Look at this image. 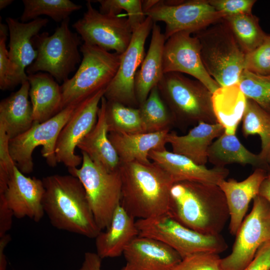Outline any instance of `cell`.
Listing matches in <instances>:
<instances>
[{
  "mask_svg": "<svg viewBox=\"0 0 270 270\" xmlns=\"http://www.w3.org/2000/svg\"><path fill=\"white\" fill-rule=\"evenodd\" d=\"M166 214L186 228L211 236L220 234L230 220L226 198L218 185L189 181L173 183Z\"/></svg>",
  "mask_w": 270,
  "mask_h": 270,
  "instance_id": "obj_1",
  "label": "cell"
},
{
  "mask_svg": "<svg viewBox=\"0 0 270 270\" xmlns=\"http://www.w3.org/2000/svg\"><path fill=\"white\" fill-rule=\"evenodd\" d=\"M42 205L54 228L88 238L101 232L90 206L84 188L76 177L52 174L42 179Z\"/></svg>",
  "mask_w": 270,
  "mask_h": 270,
  "instance_id": "obj_2",
  "label": "cell"
},
{
  "mask_svg": "<svg viewBox=\"0 0 270 270\" xmlns=\"http://www.w3.org/2000/svg\"><path fill=\"white\" fill-rule=\"evenodd\" d=\"M120 206L134 218L147 219L166 214L174 182L160 166L137 162L120 164Z\"/></svg>",
  "mask_w": 270,
  "mask_h": 270,
  "instance_id": "obj_3",
  "label": "cell"
},
{
  "mask_svg": "<svg viewBox=\"0 0 270 270\" xmlns=\"http://www.w3.org/2000/svg\"><path fill=\"white\" fill-rule=\"evenodd\" d=\"M202 63L220 86L238 83L244 70L245 54L224 18L194 34Z\"/></svg>",
  "mask_w": 270,
  "mask_h": 270,
  "instance_id": "obj_4",
  "label": "cell"
},
{
  "mask_svg": "<svg viewBox=\"0 0 270 270\" xmlns=\"http://www.w3.org/2000/svg\"><path fill=\"white\" fill-rule=\"evenodd\" d=\"M82 59L74 75L60 86L62 110L77 105L96 92L106 89L118 70L120 54L83 43Z\"/></svg>",
  "mask_w": 270,
  "mask_h": 270,
  "instance_id": "obj_5",
  "label": "cell"
},
{
  "mask_svg": "<svg viewBox=\"0 0 270 270\" xmlns=\"http://www.w3.org/2000/svg\"><path fill=\"white\" fill-rule=\"evenodd\" d=\"M158 88L175 122L218 123L212 108V93L198 80L179 72L166 73Z\"/></svg>",
  "mask_w": 270,
  "mask_h": 270,
  "instance_id": "obj_6",
  "label": "cell"
},
{
  "mask_svg": "<svg viewBox=\"0 0 270 270\" xmlns=\"http://www.w3.org/2000/svg\"><path fill=\"white\" fill-rule=\"evenodd\" d=\"M69 23L70 18L62 21L52 34L43 32L33 38L38 55L26 68L27 74L46 72L59 82L69 78L82 61L78 47L82 44L80 36L70 29Z\"/></svg>",
  "mask_w": 270,
  "mask_h": 270,
  "instance_id": "obj_7",
  "label": "cell"
},
{
  "mask_svg": "<svg viewBox=\"0 0 270 270\" xmlns=\"http://www.w3.org/2000/svg\"><path fill=\"white\" fill-rule=\"evenodd\" d=\"M82 153L81 167L68 170L82 183L96 222L102 231L108 228L116 210L120 205V173L119 169L108 170L87 154Z\"/></svg>",
  "mask_w": 270,
  "mask_h": 270,
  "instance_id": "obj_8",
  "label": "cell"
},
{
  "mask_svg": "<svg viewBox=\"0 0 270 270\" xmlns=\"http://www.w3.org/2000/svg\"><path fill=\"white\" fill-rule=\"evenodd\" d=\"M139 236L159 240L174 250L182 259L198 252L219 254L228 248L220 234H204L180 224L166 214L136 221Z\"/></svg>",
  "mask_w": 270,
  "mask_h": 270,
  "instance_id": "obj_9",
  "label": "cell"
},
{
  "mask_svg": "<svg viewBox=\"0 0 270 270\" xmlns=\"http://www.w3.org/2000/svg\"><path fill=\"white\" fill-rule=\"evenodd\" d=\"M77 105L65 108L44 122H34L28 130L10 140V156L22 174H28L33 171L32 154L38 146L42 147L41 154L48 166L52 168L56 166L55 150L58 136Z\"/></svg>",
  "mask_w": 270,
  "mask_h": 270,
  "instance_id": "obj_10",
  "label": "cell"
},
{
  "mask_svg": "<svg viewBox=\"0 0 270 270\" xmlns=\"http://www.w3.org/2000/svg\"><path fill=\"white\" fill-rule=\"evenodd\" d=\"M144 14L154 22L165 24L166 40L179 32L194 34L225 16L215 10L208 0H158Z\"/></svg>",
  "mask_w": 270,
  "mask_h": 270,
  "instance_id": "obj_11",
  "label": "cell"
},
{
  "mask_svg": "<svg viewBox=\"0 0 270 270\" xmlns=\"http://www.w3.org/2000/svg\"><path fill=\"white\" fill-rule=\"evenodd\" d=\"M232 252L221 259L222 270H243L253 260L257 250L270 241V204L258 195L236 234Z\"/></svg>",
  "mask_w": 270,
  "mask_h": 270,
  "instance_id": "obj_12",
  "label": "cell"
},
{
  "mask_svg": "<svg viewBox=\"0 0 270 270\" xmlns=\"http://www.w3.org/2000/svg\"><path fill=\"white\" fill-rule=\"evenodd\" d=\"M86 6L83 16L72 24L84 43L122 54L134 32L128 18L102 14L93 7L90 0H87Z\"/></svg>",
  "mask_w": 270,
  "mask_h": 270,
  "instance_id": "obj_13",
  "label": "cell"
},
{
  "mask_svg": "<svg viewBox=\"0 0 270 270\" xmlns=\"http://www.w3.org/2000/svg\"><path fill=\"white\" fill-rule=\"evenodd\" d=\"M154 24L153 20L146 16L144 22L134 31L128 48L120 54L117 72L106 88L104 97L108 101L139 108L135 92V77L145 56L146 41Z\"/></svg>",
  "mask_w": 270,
  "mask_h": 270,
  "instance_id": "obj_14",
  "label": "cell"
},
{
  "mask_svg": "<svg viewBox=\"0 0 270 270\" xmlns=\"http://www.w3.org/2000/svg\"><path fill=\"white\" fill-rule=\"evenodd\" d=\"M105 90H100L79 103L59 134L55 150L56 160L68 168H78L82 163V157L76 154V148L94 126Z\"/></svg>",
  "mask_w": 270,
  "mask_h": 270,
  "instance_id": "obj_15",
  "label": "cell"
},
{
  "mask_svg": "<svg viewBox=\"0 0 270 270\" xmlns=\"http://www.w3.org/2000/svg\"><path fill=\"white\" fill-rule=\"evenodd\" d=\"M164 73L189 74L204 84L212 94L219 87L202 63L197 38L187 32L176 33L166 40L162 57Z\"/></svg>",
  "mask_w": 270,
  "mask_h": 270,
  "instance_id": "obj_16",
  "label": "cell"
},
{
  "mask_svg": "<svg viewBox=\"0 0 270 270\" xmlns=\"http://www.w3.org/2000/svg\"><path fill=\"white\" fill-rule=\"evenodd\" d=\"M44 192L42 179L26 176L16 166L0 198L4 199L16 218L28 217L38 222L44 214Z\"/></svg>",
  "mask_w": 270,
  "mask_h": 270,
  "instance_id": "obj_17",
  "label": "cell"
},
{
  "mask_svg": "<svg viewBox=\"0 0 270 270\" xmlns=\"http://www.w3.org/2000/svg\"><path fill=\"white\" fill-rule=\"evenodd\" d=\"M6 22L10 36L8 56L16 84H21L28 80L26 70L37 57L32 39L46 26L48 20L39 18L23 22L16 18L8 17Z\"/></svg>",
  "mask_w": 270,
  "mask_h": 270,
  "instance_id": "obj_18",
  "label": "cell"
},
{
  "mask_svg": "<svg viewBox=\"0 0 270 270\" xmlns=\"http://www.w3.org/2000/svg\"><path fill=\"white\" fill-rule=\"evenodd\" d=\"M126 264L121 270H173L182 257L166 244L138 236L124 251Z\"/></svg>",
  "mask_w": 270,
  "mask_h": 270,
  "instance_id": "obj_19",
  "label": "cell"
},
{
  "mask_svg": "<svg viewBox=\"0 0 270 270\" xmlns=\"http://www.w3.org/2000/svg\"><path fill=\"white\" fill-rule=\"evenodd\" d=\"M148 157L168 173L174 183L189 181L218 185L229 174L228 170L224 167L208 168L166 148L152 150Z\"/></svg>",
  "mask_w": 270,
  "mask_h": 270,
  "instance_id": "obj_20",
  "label": "cell"
},
{
  "mask_svg": "<svg viewBox=\"0 0 270 270\" xmlns=\"http://www.w3.org/2000/svg\"><path fill=\"white\" fill-rule=\"evenodd\" d=\"M268 174L264 169L256 168L242 181L230 178L224 180L218 184L226 198L230 214V232L232 235H236L251 200L258 195L260 185Z\"/></svg>",
  "mask_w": 270,
  "mask_h": 270,
  "instance_id": "obj_21",
  "label": "cell"
},
{
  "mask_svg": "<svg viewBox=\"0 0 270 270\" xmlns=\"http://www.w3.org/2000/svg\"><path fill=\"white\" fill-rule=\"evenodd\" d=\"M224 132V128L218 123L200 122L186 135L169 132L166 142L171 145L174 153L184 156L198 165L205 166L208 160V150L213 140Z\"/></svg>",
  "mask_w": 270,
  "mask_h": 270,
  "instance_id": "obj_22",
  "label": "cell"
},
{
  "mask_svg": "<svg viewBox=\"0 0 270 270\" xmlns=\"http://www.w3.org/2000/svg\"><path fill=\"white\" fill-rule=\"evenodd\" d=\"M170 130L155 132L125 134L109 132L108 138L120 160V164L137 162L151 163L148 155L153 150L166 148V138Z\"/></svg>",
  "mask_w": 270,
  "mask_h": 270,
  "instance_id": "obj_23",
  "label": "cell"
},
{
  "mask_svg": "<svg viewBox=\"0 0 270 270\" xmlns=\"http://www.w3.org/2000/svg\"><path fill=\"white\" fill-rule=\"evenodd\" d=\"M106 230L95 238L96 254L102 260L120 256L128 244L139 236L135 218L120 205L116 210Z\"/></svg>",
  "mask_w": 270,
  "mask_h": 270,
  "instance_id": "obj_24",
  "label": "cell"
},
{
  "mask_svg": "<svg viewBox=\"0 0 270 270\" xmlns=\"http://www.w3.org/2000/svg\"><path fill=\"white\" fill-rule=\"evenodd\" d=\"M166 40L160 26L154 22L149 48L135 77V92L139 106L157 86L164 73L162 57Z\"/></svg>",
  "mask_w": 270,
  "mask_h": 270,
  "instance_id": "obj_25",
  "label": "cell"
},
{
  "mask_svg": "<svg viewBox=\"0 0 270 270\" xmlns=\"http://www.w3.org/2000/svg\"><path fill=\"white\" fill-rule=\"evenodd\" d=\"M34 122H43L62 110L61 86L46 72L28 74Z\"/></svg>",
  "mask_w": 270,
  "mask_h": 270,
  "instance_id": "obj_26",
  "label": "cell"
},
{
  "mask_svg": "<svg viewBox=\"0 0 270 270\" xmlns=\"http://www.w3.org/2000/svg\"><path fill=\"white\" fill-rule=\"evenodd\" d=\"M106 100L102 98L98 112L97 122L92 130L78 144L82 152L87 154L95 162L108 171L118 169L120 160L108 136L106 120Z\"/></svg>",
  "mask_w": 270,
  "mask_h": 270,
  "instance_id": "obj_27",
  "label": "cell"
},
{
  "mask_svg": "<svg viewBox=\"0 0 270 270\" xmlns=\"http://www.w3.org/2000/svg\"><path fill=\"white\" fill-rule=\"evenodd\" d=\"M20 85L17 91L0 102V124L10 140L28 130L34 122L32 107L28 100V80Z\"/></svg>",
  "mask_w": 270,
  "mask_h": 270,
  "instance_id": "obj_28",
  "label": "cell"
},
{
  "mask_svg": "<svg viewBox=\"0 0 270 270\" xmlns=\"http://www.w3.org/2000/svg\"><path fill=\"white\" fill-rule=\"evenodd\" d=\"M246 98L238 83L220 86L212 94L214 116L218 123L224 128L226 134H236L242 119Z\"/></svg>",
  "mask_w": 270,
  "mask_h": 270,
  "instance_id": "obj_29",
  "label": "cell"
},
{
  "mask_svg": "<svg viewBox=\"0 0 270 270\" xmlns=\"http://www.w3.org/2000/svg\"><path fill=\"white\" fill-rule=\"evenodd\" d=\"M208 158L216 167H224L231 164H250L270 174L268 166L260 155L247 150L235 134L224 132L219 136L209 147Z\"/></svg>",
  "mask_w": 270,
  "mask_h": 270,
  "instance_id": "obj_30",
  "label": "cell"
},
{
  "mask_svg": "<svg viewBox=\"0 0 270 270\" xmlns=\"http://www.w3.org/2000/svg\"><path fill=\"white\" fill-rule=\"evenodd\" d=\"M223 18L228 24L245 55L260 46L270 36L262 28L259 18L252 13L226 16Z\"/></svg>",
  "mask_w": 270,
  "mask_h": 270,
  "instance_id": "obj_31",
  "label": "cell"
},
{
  "mask_svg": "<svg viewBox=\"0 0 270 270\" xmlns=\"http://www.w3.org/2000/svg\"><path fill=\"white\" fill-rule=\"evenodd\" d=\"M144 132H155L170 130L175 122L162 98L158 86L150 91L145 102L139 106Z\"/></svg>",
  "mask_w": 270,
  "mask_h": 270,
  "instance_id": "obj_32",
  "label": "cell"
},
{
  "mask_svg": "<svg viewBox=\"0 0 270 270\" xmlns=\"http://www.w3.org/2000/svg\"><path fill=\"white\" fill-rule=\"evenodd\" d=\"M242 121V132L245 137L254 134L260 136L262 150L258 154L266 164V158L270 152V113L247 98Z\"/></svg>",
  "mask_w": 270,
  "mask_h": 270,
  "instance_id": "obj_33",
  "label": "cell"
},
{
  "mask_svg": "<svg viewBox=\"0 0 270 270\" xmlns=\"http://www.w3.org/2000/svg\"><path fill=\"white\" fill-rule=\"evenodd\" d=\"M22 2L24 8L20 20L23 22L36 19L40 16H46L54 22L61 23L82 8L70 0H23Z\"/></svg>",
  "mask_w": 270,
  "mask_h": 270,
  "instance_id": "obj_34",
  "label": "cell"
},
{
  "mask_svg": "<svg viewBox=\"0 0 270 270\" xmlns=\"http://www.w3.org/2000/svg\"><path fill=\"white\" fill-rule=\"evenodd\" d=\"M106 120L109 132H144L139 108L106 100Z\"/></svg>",
  "mask_w": 270,
  "mask_h": 270,
  "instance_id": "obj_35",
  "label": "cell"
},
{
  "mask_svg": "<svg viewBox=\"0 0 270 270\" xmlns=\"http://www.w3.org/2000/svg\"><path fill=\"white\" fill-rule=\"evenodd\" d=\"M238 84L246 98L270 113V76L256 74L244 70Z\"/></svg>",
  "mask_w": 270,
  "mask_h": 270,
  "instance_id": "obj_36",
  "label": "cell"
},
{
  "mask_svg": "<svg viewBox=\"0 0 270 270\" xmlns=\"http://www.w3.org/2000/svg\"><path fill=\"white\" fill-rule=\"evenodd\" d=\"M100 4L99 11L104 14L119 15L122 10L126 12L128 22L133 32L145 20L141 0H91Z\"/></svg>",
  "mask_w": 270,
  "mask_h": 270,
  "instance_id": "obj_37",
  "label": "cell"
},
{
  "mask_svg": "<svg viewBox=\"0 0 270 270\" xmlns=\"http://www.w3.org/2000/svg\"><path fill=\"white\" fill-rule=\"evenodd\" d=\"M244 70L256 74L270 76V36L252 52L245 55Z\"/></svg>",
  "mask_w": 270,
  "mask_h": 270,
  "instance_id": "obj_38",
  "label": "cell"
},
{
  "mask_svg": "<svg viewBox=\"0 0 270 270\" xmlns=\"http://www.w3.org/2000/svg\"><path fill=\"white\" fill-rule=\"evenodd\" d=\"M8 32L7 25L0 23V88L6 90L17 86L8 56L6 42Z\"/></svg>",
  "mask_w": 270,
  "mask_h": 270,
  "instance_id": "obj_39",
  "label": "cell"
},
{
  "mask_svg": "<svg viewBox=\"0 0 270 270\" xmlns=\"http://www.w3.org/2000/svg\"><path fill=\"white\" fill-rule=\"evenodd\" d=\"M218 254L198 252L183 258L173 270H222Z\"/></svg>",
  "mask_w": 270,
  "mask_h": 270,
  "instance_id": "obj_40",
  "label": "cell"
},
{
  "mask_svg": "<svg viewBox=\"0 0 270 270\" xmlns=\"http://www.w3.org/2000/svg\"><path fill=\"white\" fill-rule=\"evenodd\" d=\"M10 140L4 127L0 124V194L6 190L16 166L10 154Z\"/></svg>",
  "mask_w": 270,
  "mask_h": 270,
  "instance_id": "obj_41",
  "label": "cell"
},
{
  "mask_svg": "<svg viewBox=\"0 0 270 270\" xmlns=\"http://www.w3.org/2000/svg\"><path fill=\"white\" fill-rule=\"evenodd\" d=\"M209 4L225 16L252 13L255 0H208Z\"/></svg>",
  "mask_w": 270,
  "mask_h": 270,
  "instance_id": "obj_42",
  "label": "cell"
},
{
  "mask_svg": "<svg viewBox=\"0 0 270 270\" xmlns=\"http://www.w3.org/2000/svg\"><path fill=\"white\" fill-rule=\"evenodd\" d=\"M243 270H270V241L262 244Z\"/></svg>",
  "mask_w": 270,
  "mask_h": 270,
  "instance_id": "obj_43",
  "label": "cell"
},
{
  "mask_svg": "<svg viewBox=\"0 0 270 270\" xmlns=\"http://www.w3.org/2000/svg\"><path fill=\"white\" fill-rule=\"evenodd\" d=\"M13 216H14L11 210L4 199L0 198V237L7 234L10 229Z\"/></svg>",
  "mask_w": 270,
  "mask_h": 270,
  "instance_id": "obj_44",
  "label": "cell"
},
{
  "mask_svg": "<svg viewBox=\"0 0 270 270\" xmlns=\"http://www.w3.org/2000/svg\"><path fill=\"white\" fill-rule=\"evenodd\" d=\"M102 260L96 252H86L84 262L78 270H101Z\"/></svg>",
  "mask_w": 270,
  "mask_h": 270,
  "instance_id": "obj_45",
  "label": "cell"
},
{
  "mask_svg": "<svg viewBox=\"0 0 270 270\" xmlns=\"http://www.w3.org/2000/svg\"><path fill=\"white\" fill-rule=\"evenodd\" d=\"M10 240V236L8 234L0 237V270L6 269V260L4 251Z\"/></svg>",
  "mask_w": 270,
  "mask_h": 270,
  "instance_id": "obj_46",
  "label": "cell"
},
{
  "mask_svg": "<svg viewBox=\"0 0 270 270\" xmlns=\"http://www.w3.org/2000/svg\"><path fill=\"white\" fill-rule=\"evenodd\" d=\"M258 195L265 198L270 204V174L262 181Z\"/></svg>",
  "mask_w": 270,
  "mask_h": 270,
  "instance_id": "obj_47",
  "label": "cell"
},
{
  "mask_svg": "<svg viewBox=\"0 0 270 270\" xmlns=\"http://www.w3.org/2000/svg\"><path fill=\"white\" fill-rule=\"evenodd\" d=\"M158 2V0H142V6L143 12H146L154 7Z\"/></svg>",
  "mask_w": 270,
  "mask_h": 270,
  "instance_id": "obj_48",
  "label": "cell"
},
{
  "mask_svg": "<svg viewBox=\"0 0 270 270\" xmlns=\"http://www.w3.org/2000/svg\"><path fill=\"white\" fill-rule=\"evenodd\" d=\"M13 2V0H0V10L5 8L6 7L10 6Z\"/></svg>",
  "mask_w": 270,
  "mask_h": 270,
  "instance_id": "obj_49",
  "label": "cell"
},
{
  "mask_svg": "<svg viewBox=\"0 0 270 270\" xmlns=\"http://www.w3.org/2000/svg\"><path fill=\"white\" fill-rule=\"evenodd\" d=\"M266 160L270 171V152L267 156Z\"/></svg>",
  "mask_w": 270,
  "mask_h": 270,
  "instance_id": "obj_50",
  "label": "cell"
}]
</instances>
